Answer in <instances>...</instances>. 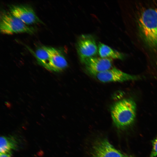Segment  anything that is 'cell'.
I'll return each instance as SVG.
<instances>
[{
    "mask_svg": "<svg viewBox=\"0 0 157 157\" xmlns=\"http://www.w3.org/2000/svg\"><path fill=\"white\" fill-rule=\"evenodd\" d=\"M51 48L42 46L35 51V55L39 63L47 69L50 58Z\"/></svg>",
    "mask_w": 157,
    "mask_h": 157,
    "instance_id": "12",
    "label": "cell"
},
{
    "mask_svg": "<svg viewBox=\"0 0 157 157\" xmlns=\"http://www.w3.org/2000/svg\"><path fill=\"white\" fill-rule=\"evenodd\" d=\"M98 53L100 57L103 58L122 59L123 58V55L121 53L101 42L98 45Z\"/></svg>",
    "mask_w": 157,
    "mask_h": 157,
    "instance_id": "11",
    "label": "cell"
},
{
    "mask_svg": "<svg viewBox=\"0 0 157 157\" xmlns=\"http://www.w3.org/2000/svg\"><path fill=\"white\" fill-rule=\"evenodd\" d=\"M76 47L77 52L83 63L98 53V47L95 41L89 35H82L78 40Z\"/></svg>",
    "mask_w": 157,
    "mask_h": 157,
    "instance_id": "4",
    "label": "cell"
},
{
    "mask_svg": "<svg viewBox=\"0 0 157 157\" xmlns=\"http://www.w3.org/2000/svg\"><path fill=\"white\" fill-rule=\"evenodd\" d=\"M152 148L149 157H157V136L152 142Z\"/></svg>",
    "mask_w": 157,
    "mask_h": 157,
    "instance_id": "13",
    "label": "cell"
},
{
    "mask_svg": "<svg viewBox=\"0 0 157 157\" xmlns=\"http://www.w3.org/2000/svg\"><path fill=\"white\" fill-rule=\"evenodd\" d=\"M136 104L132 98L123 99L115 102L111 108L113 121L118 128L125 129L134 122L136 115Z\"/></svg>",
    "mask_w": 157,
    "mask_h": 157,
    "instance_id": "2",
    "label": "cell"
},
{
    "mask_svg": "<svg viewBox=\"0 0 157 157\" xmlns=\"http://www.w3.org/2000/svg\"><path fill=\"white\" fill-rule=\"evenodd\" d=\"M138 21L144 42L152 50L157 52V8H149L143 10Z\"/></svg>",
    "mask_w": 157,
    "mask_h": 157,
    "instance_id": "1",
    "label": "cell"
},
{
    "mask_svg": "<svg viewBox=\"0 0 157 157\" xmlns=\"http://www.w3.org/2000/svg\"><path fill=\"white\" fill-rule=\"evenodd\" d=\"M92 151V157H131L116 149L105 139L97 141Z\"/></svg>",
    "mask_w": 157,
    "mask_h": 157,
    "instance_id": "7",
    "label": "cell"
},
{
    "mask_svg": "<svg viewBox=\"0 0 157 157\" xmlns=\"http://www.w3.org/2000/svg\"><path fill=\"white\" fill-rule=\"evenodd\" d=\"M68 63L60 51L51 48L50 58L47 69L55 72L63 71L67 67Z\"/></svg>",
    "mask_w": 157,
    "mask_h": 157,
    "instance_id": "9",
    "label": "cell"
},
{
    "mask_svg": "<svg viewBox=\"0 0 157 157\" xmlns=\"http://www.w3.org/2000/svg\"><path fill=\"white\" fill-rule=\"evenodd\" d=\"M9 12L28 25L42 23L33 9L29 6L12 5L9 6Z\"/></svg>",
    "mask_w": 157,
    "mask_h": 157,
    "instance_id": "6",
    "label": "cell"
},
{
    "mask_svg": "<svg viewBox=\"0 0 157 157\" xmlns=\"http://www.w3.org/2000/svg\"><path fill=\"white\" fill-rule=\"evenodd\" d=\"M99 81L107 83L123 82L140 79L138 76L131 75L124 72L115 67L94 75Z\"/></svg>",
    "mask_w": 157,
    "mask_h": 157,
    "instance_id": "5",
    "label": "cell"
},
{
    "mask_svg": "<svg viewBox=\"0 0 157 157\" xmlns=\"http://www.w3.org/2000/svg\"><path fill=\"white\" fill-rule=\"evenodd\" d=\"M19 142L16 137L12 135L2 136L0 138V153L11 152L12 150H17L19 147Z\"/></svg>",
    "mask_w": 157,
    "mask_h": 157,
    "instance_id": "10",
    "label": "cell"
},
{
    "mask_svg": "<svg viewBox=\"0 0 157 157\" xmlns=\"http://www.w3.org/2000/svg\"><path fill=\"white\" fill-rule=\"evenodd\" d=\"M85 64L88 71L94 75L112 67V59L93 57L85 60Z\"/></svg>",
    "mask_w": 157,
    "mask_h": 157,
    "instance_id": "8",
    "label": "cell"
},
{
    "mask_svg": "<svg viewBox=\"0 0 157 157\" xmlns=\"http://www.w3.org/2000/svg\"><path fill=\"white\" fill-rule=\"evenodd\" d=\"M0 30L1 33L6 34L24 33L33 34L34 28L28 25L10 12L3 11L0 15Z\"/></svg>",
    "mask_w": 157,
    "mask_h": 157,
    "instance_id": "3",
    "label": "cell"
},
{
    "mask_svg": "<svg viewBox=\"0 0 157 157\" xmlns=\"http://www.w3.org/2000/svg\"><path fill=\"white\" fill-rule=\"evenodd\" d=\"M12 152L8 153H0V157H11Z\"/></svg>",
    "mask_w": 157,
    "mask_h": 157,
    "instance_id": "14",
    "label": "cell"
}]
</instances>
